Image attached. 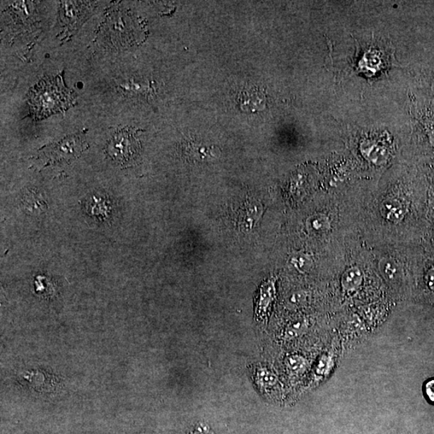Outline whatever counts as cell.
<instances>
[{
    "instance_id": "cell-1",
    "label": "cell",
    "mask_w": 434,
    "mask_h": 434,
    "mask_svg": "<svg viewBox=\"0 0 434 434\" xmlns=\"http://www.w3.org/2000/svg\"><path fill=\"white\" fill-rule=\"evenodd\" d=\"M31 112L37 120L63 112L75 103L74 93L64 85L62 76L41 80L28 98Z\"/></svg>"
},
{
    "instance_id": "cell-2",
    "label": "cell",
    "mask_w": 434,
    "mask_h": 434,
    "mask_svg": "<svg viewBox=\"0 0 434 434\" xmlns=\"http://www.w3.org/2000/svg\"><path fill=\"white\" fill-rule=\"evenodd\" d=\"M256 386L263 394L278 397L283 389L278 375L272 369L264 365H256L253 373Z\"/></svg>"
},
{
    "instance_id": "cell-3",
    "label": "cell",
    "mask_w": 434,
    "mask_h": 434,
    "mask_svg": "<svg viewBox=\"0 0 434 434\" xmlns=\"http://www.w3.org/2000/svg\"><path fill=\"white\" fill-rule=\"evenodd\" d=\"M136 143L132 131L125 129L117 132L110 140L108 146L109 154L115 160L125 163L133 156Z\"/></svg>"
},
{
    "instance_id": "cell-4",
    "label": "cell",
    "mask_w": 434,
    "mask_h": 434,
    "mask_svg": "<svg viewBox=\"0 0 434 434\" xmlns=\"http://www.w3.org/2000/svg\"><path fill=\"white\" fill-rule=\"evenodd\" d=\"M276 278H271L261 285L256 300L255 315L257 319L267 320L269 309L276 298Z\"/></svg>"
},
{
    "instance_id": "cell-5",
    "label": "cell",
    "mask_w": 434,
    "mask_h": 434,
    "mask_svg": "<svg viewBox=\"0 0 434 434\" xmlns=\"http://www.w3.org/2000/svg\"><path fill=\"white\" fill-rule=\"evenodd\" d=\"M84 141L79 136H70L61 143L49 146L47 154L54 160H69L78 156L85 149Z\"/></svg>"
},
{
    "instance_id": "cell-6",
    "label": "cell",
    "mask_w": 434,
    "mask_h": 434,
    "mask_svg": "<svg viewBox=\"0 0 434 434\" xmlns=\"http://www.w3.org/2000/svg\"><path fill=\"white\" fill-rule=\"evenodd\" d=\"M363 274L358 266L346 269L340 278V285L345 294L353 295L360 291L363 284Z\"/></svg>"
},
{
    "instance_id": "cell-7",
    "label": "cell",
    "mask_w": 434,
    "mask_h": 434,
    "mask_svg": "<svg viewBox=\"0 0 434 434\" xmlns=\"http://www.w3.org/2000/svg\"><path fill=\"white\" fill-rule=\"evenodd\" d=\"M379 271L381 276L390 285L395 286L400 280V271L397 263L391 258H382L378 264Z\"/></svg>"
},
{
    "instance_id": "cell-8",
    "label": "cell",
    "mask_w": 434,
    "mask_h": 434,
    "mask_svg": "<svg viewBox=\"0 0 434 434\" xmlns=\"http://www.w3.org/2000/svg\"><path fill=\"white\" fill-rule=\"evenodd\" d=\"M284 365L286 373L296 377L307 370L309 362L303 356L294 354L286 358Z\"/></svg>"
},
{
    "instance_id": "cell-9",
    "label": "cell",
    "mask_w": 434,
    "mask_h": 434,
    "mask_svg": "<svg viewBox=\"0 0 434 434\" xmlns=\"http://www.w3.org/2000/svg\"><path fill=\"white\" fill-rule=\"evenodd\" d=\"M308 326L307 322L305 320L291 322L281 332V338L286 341H291V340L300 337L304 333H306L305 332L307 329Z\"/></svg>"
},
{
    "instance_id": "cell-10",
    "label": "cell",
    "mask_w": 434,
    "mask_h": 434,
    "mask_svg": "<svg viewBox=\"0 0 434 434\" xmlns=\"http://www.w3.org/2000/svg\"><path fill=\"white\" fill-rule=\"evenodd\" d=\"M385 215L392 221H399L403 218L404 208L403 204L397 199H391L384 204Z\"/></svg>"
},
{
    "instance_id": "cell-11",
    "label": "cell",
    "mask_w": 434,
    "mask_h": 434,
    "mask_svg": "<svg viewBox=\"0 0 434 434\" xmlns=\"http://www.w3.org/2000/svg\"><path fill=\"white\" fill-rule=\"evenodd\" d=\"M291 263L298 272L306 273L312 267L313 260L310 255L301 253L293 256Z\"/></svg>"
},
{
    "instance_id": "cell-12",
    "label": "cell",
    "mask_w": 434,
    "mask_h": 434,
    "mask_svg": "<svg viewBox=\"0 0 434 434\" xmlns=\"http://www.w3.org/2000/svg\"><path fill=\"white\" fill-rule=\"evenodd\" d=\"M23 204H25V207L35 212V211H41L45 209V204L43 201H41L37 195H34L33 193H28V194L23 199Z\"/></svg>"
},
{
    "instance_id": "cell-13",
    "label": "cell",
    "mask_w": 434,
    "mask_h": 434,
    "mask_svg": "<svg viewBox=\"0 0 434 434\" xmlns=\"http://www.w3.org/2000/svg\"><path fill=\"white\" fill-rule=\"evenodd\" d=\"M310 223V228L316 233H324L329 230L330 222L326 216H316Z\"/></svg>"
},
{
    "instance_id": "cell-14",
    "label": "cell",
    "mask_w": 434,
    "mask_h": 434,
    "mask_svg": "<svg viewBox=\"0 0 434 434\" xmlns=\"http://www.w3.org/2000/svg\"><path fill=\"white\" fill-rule=\"evenodd\" d=\"M189 434H214L211 428L205 423H198Z\"/></svg>"
},
{
    "instance_id": "cell-15",
    "label": "cell",
    "mask_w": 434,
    "mask_h": 434,
    "mask_svg": "<svg viewBox=\"0 0 434 434\" xmlns=\"http://www.w3.org/2000/svg\"><path fill=\"white\" fill-rule=\"evenodd\" d=\"M425 392L428 399L434 403V379L428 381L425 385Z\"/></svg>"
},
{
    "instance_id": "cell-16",
    "label": "cell",
    "mask_w": 434,
    "mask_h": 434,
    "mask_svg": "<svg viewBox=\"0 0 434 434\" xmlns=\"http://www.w3.org/2000/svg\"><path fill=\"white\" fill-rule=\"evenodd\" d=\"M427 283L430 288L434 290V271H430V274L428 275Z\"/></svg>"
}]
</instances>
